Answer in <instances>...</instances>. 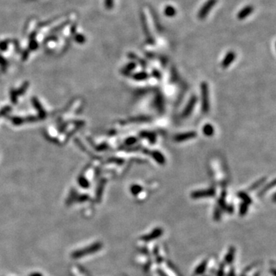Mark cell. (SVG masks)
I'll return each instance as SVG.
<instances>
[{
	"label": "cell",
	"instance_id": "6da1fadb",
	"mask_svg": "<svg viewBox=\"0 0 276 276\" xmlns=\"http://www.w3.org/2000/svg\"><path fill=\"white\" fill-rule=\"evenodd\" d=\"M218 0H208L205 2V4L202 6L200 12L198 13V17L200 19H204L207 16L211 9L215 6V5L217 3Z\"/></svg>",
	"mask_w": 276,
	"mask_h": 276
},
{
	"label": "cell",
	"instance_id": "7a4b0ae2",
	"mask_svg": "<svg viewBox=\"0 0 276 276\" xmlns=\"http://www.w3.org/2000/svg\"><path fill=\"white\" fill-rule=\"evenodd\" d=\"M140 22L141 25H142L143 30H144V34H145L146 37H147V41H148L150 43H151V44H153V43L154 42V40H153L151 33H150V28H149L148 23H147V18H146L145 14H144L143 12H140Z\"/></svg>",
	"mask_w": 276,
	"mask_h": 276
},
{
	"label": "cell",
	"instance_id": "3957f363",
	"mask_svg": "<svg viewBox=\"0 0 276 276\" xmlns=\"http://www.w3.org/2000/svg\"><path fill=\"white\" fill-rule=\"evenodd\" d=\"M202 91V103H203V110L204 113L208 112L209 109V91L208 87L206 83L201 84Z\"/></svg>",
	"mask_w": 276,
	"mask_h": 276
},
{
	"label": "cell",
	"instance_id": "277c9868",
	"mask_svg": "<svg viewBox=\"0 0 276 276\" xmlns=\"http://www.w3.org/2000/svg\"><path fill=\"white\" fill-rule=\"evenodd\" d=\"M216 191L214 189H210V190H203V191H196L192 193V197L194 199L204 198V197H211L215 195Z\"/></svg>",
	"mask_w": 276,
	"mask_h": 276
},
{
	"label": "cell",
	"instance_id": "5b68a950",
	"mask_svg": "<svg viewBox=\"0 0 276 276\" xmlns=\"http://www.w3.org/2000/svg\"><path fill=\"white\" fill-rule=\"evenodd\" d=\"M253 11H254V7H253L252 6L248 5V6H245L243 9H242L241 10L238 12V14H237V19H238L239 20H243V19H245V18L248 17V15H251V14L253 12Z\"/></svg>",
	"mask_w": 276,
	"mask_h": 276
},
{
	"label": "cell",
	"instance_id": "8992f818",
	"mask_svg": "<svg viewBox=\"0 0 276 276\" xmlns=\"http://www.w3.org/2000/svg\"><path fill=\"white\" fill-rule=\"evenodd\" d=\"M162 233H163V230H162L161 229H159V228H157V229H154L153 232H150V234H149V235H144V236H142V238L141 239H142V240H144V241H146V242L151 241V240H153V239H157V238H159L160 236H161Z\"/></svg>",
	"mask_w": 276,
	"mask_h": 276
},
{
	"label": "cell",
	"instance_id": "52a82bcc",
	"mask_svg": "<svg viewBox=\"0 0 276 276\" xmlns=\"http://www.w3.org/2000/svg\"><path fill=\"white\" fill-rule=\"evenodd\" d=\"M235 53L234 52H229L226 54V57L224 58L223 61L222 62V66L224 68H226L227 67H229L231 64L233 62V61L235 58Z\"/></svg>",
	"mask_w": 276,
	"mask_h": 276
},
{
	"label": "cell",
	"instance_id": "ba28073f",
	"mask_svg": "<svg viewBox=\"0 0 276 276\" xmlns=\"http://www.w3.org/2000/svg\"><path fill=\"white\" fill-rule=\"evenodd\" d=\"M196 136V134L195 132H193V131L184 133V134H180L179 135H176L175 137V140L177 141V142H182V141L187 140L189 139H192V138L195 137Z\"/></svg>",
	"mask_w": 276,
	"mask_h": 276
},
{
	"label": "cell",
	"instance_id": "9c48e42d",
	"mask_svg": "<svg viewBox=\"0 0 276 276\" xmlns=\"http://www.w3.org/2000/svg\"><path fill=\"white\" fill-rule=\"evenodd\" d=\"M196 102V98L195 97H193L190 101V102H189L188 104L187 105V107H186L183 113V118L184 117H185V118H187V117H188L189 115L190 114L191 112H192V109H193L194 106H195Z\"/></svg>",
	"mask_w": 276,
	"mask_h": 276
},
{
	"label": "cell",
	"instance_id": "30bf717a",
	"mask_svg": "<svg viewBox=\"0 0 276 276\" xmlns=\"http://www.w3.org/2000/svg\"><path fill=\"white\" fill-rule=\"evenodd\" d=\"M163 12H164V15H166L167 17H173L176 15V10L173 6L168 5V6H166L164 8Z\"/></svg>",
	"mask_w": 276,
	"mask_h": 276
},
{
	"label": "cell",
	"instance_id": "8fae6325",
	"mask_svg": "<svg viewBox=\"0 0 276 276\" xmlns=\"http://www.w3.org/2000/svg\"><path fill=\"white\" fill-rule=\"evenodd\" d=\"M234 256H235V248H231L229 251L228 254L226 256V261L228 263H231L232 260L234 259Z\"/></svg>",
	"mask_w": 276,
	"mask_h": 276
},
{
	"label": "cell",
	"instance_id": "7c38bea8",
	"mask_svg": "<svg viewBox=\"0 0 276 276\" xmlns=\"http://www.w3.org/2000/svg\"><path fill=\"white\" fill-rule=\"evenodd\" d=\"M152 153H153V154H152L153 155V157H154L155 160H157L159 163H164L165 162L164 157H163V156L162 155L161 153H159V152L157 151L153 152Z\"/></svg>",
	"mask_w": 276,
	"mask_h": 276
},
{
	"label": "cell",
	"instance_id": "4fadbf2b",
	"mask_svg": "<svg viewBox=\"0 0 276 276\" xmlns=\"http://www.w3.org/2000/svg\"><path fill=\"white\" fill-rule=\"evenodd\" d=\"M128 57H130V58H131L134 59V60L137 61L138 63L140 64V65H143V66H146V62H144V61L143 60V59L140 58L138 57L137 54H134V53H130V54H128Z\"/></svg>",
	"mask_w": 276,
	"mask_h": 276
},
{
	"label": "cell",
	"instance_id": "5bb4252c",
	"mask_svg": "<svg viewBox=\"0 0 276 276\" xmlns=\"http://www.w3.org/2000/svg\"><path fill=\"white\" fill-rule=\"evenodd\" d=\"M147 78H148V75H147L146 72H139V73L135 74V75H134V79L137 80V81L147 79Z\"/></svg>",
	"mask_w": 276,
	"mask_h": 276
},
{
	"label": "cell",
	"instance_id": "9a60e30c",
	"mask_svg": "<svg viewBox=\"0 0 276 276\" xmlns=\"http://www.w3.org/2000/svg\"><path fill=\"white\" fill-rule=\"evenodd\" d=\"M203 132H204V134L206 136H212L213 133H214V130H213V127L211 125L207 124L203 128Z\"/></svg>",
	"mask_w": 276,
	"mask_h": 276
},
{
	"label": "cell",
	"instance_id": "2e32d148",
	"mask_svg": "<svg viewBox=\"0 0 276 276\" xmlns=\"http://www.w3.org/2000/svg\"><path fill=\"white\" fill-rule=\"evenodd\" d=\"M206 268V261H204V262L201 263V264L197 267V269H196V274H197V275H201V274H203V272H205Z\"/></svg>",
	"mask_w": 276,
	"mask_h": 276
},
{
	"label": "cell",
	"instance_id": "e0dca14e",
	"mask_svg": "<svg viewBox=\"0 0 276 276\" xmlns=\"http://www.w3.org/2000/svg\"><path fill=\"white\" fill-rule=\"evenodd\" d=\"M239 196L240 198L244 200V203H247V204H248V203H250L252 202V200L249 198V196L246 193H245V192H239Z\"/></svg>",
	"mask_w": 276,
	"mask_h": 276
},
{
	"label": "cell",
	"instance_id": "ac0fdd59",
	"mask_svg": "<svg viewBox=\"0 0 276 276\" xmlns=\"http://www.w3.org/2000/svg\"><path fill=\"white\" fill-rule=\"evenodd\" d=\"M265 178H262V179H259V181H257V182H256L254 184H253L252 186L251 187H250L249 188V190H255V189H256L258 187H259V186H261V184L265 182Z\"/></svg>",
	"mask_w": 276,
	"mask_h": 276
},
{
	"label": "cell",
	"instance_id": "d6986e66",
	"mask_svg": "<svg viewBox=\"0 0 276 276\" xmlns=\"http://www.w3.org/2000/svg\"><path fill=\"white\" fill-rule=\"evenodd\" d=\"M247 210H248V204L245 203H243L240 206V209H239V213L241 216H244V215L246 213Z\"/></svg>",
	"mask_w": 276,
	"mask_h": 276
},
{
	"label": "cell",
	"instance_id": "ffe728a7",
	"mask_svg": "<svg viewBox=\"0 0 276 276\" xmlns=\"http://www.w3.org/2000/svg\"><path fill=\"white\" fill-rule=\"evenodd\" d=\"M136 67V64L134 62H131V63L128 64L126 67H125L124 71L127 72H131V71L134 70Z\"/></svg>",
	"mask_w": 276,
	"mask_h": 276
},
{
	"label": "cell",
	"instance_id": "44dd1931",
	"mask_svg": "<svg viewBox=\"0 0 276 276\" xmlns=\"http://www.w3.org/2000/svg\"><path fill=\"white\" fill-rule=\"evenodd\" d=\"M274 186H275V181H272V183H270V185H268V186H266L265 187V188H263L262 190H261V191H260L259 192V196H261L262 195L263 193H265V192L266 191H267L268 190H269V188H271V187H274Z\"/></svg>",
	"mask_w": 276,
	"mask_h": 276
},
{
	"label": "cell",
	"instance_id": "7402d4cb",
	"mask_svg": "<svg viewBox=\"0 0 276 276\" xmlns=\"http://www.w3.org/2000/svg\"><path fill=\"white\" fill-rule=\"evenodd\" d=\"M141 190H142V187H140V186L138 185L134 186V187L131 188V191H132L133 194H134V195H137V194L139 193V192L141 191Z\"/></svg>",
	"mask_w": 276,
	"mask_h": 276
},
{
	"label": "cell",
	"instance_id": "603a6c76",
	"mask_svg": "<svg viewBox=\"0 0 276 276\" xmlns=\"http://www.w3.org/2000/svg\"><path fill=\"white\" fill-rule=\"evenodd\" d=\"M114 0H105V7L107 9H113Z\"/></svg>",
	"mask_w": 276,
	"mask_h": 276
},
{
	"label": "cell",
	"instance_id": "cb8c5ba5",
	"mask_svg": "<svg viewBox=\"0 0 276 276\" xmlns=\"http://www.w3.org/2000/svg\"><path fill=\"white\" fill-rule=\"evenodd\" d=\"M220 213H219V211L218 209H216V211H215V215H214V218L216 219H219V218H220Z\"/></svg>",
	"mask_w": 276,
	"mask_h": 276
},
{
	"label": "cell",
	"instance_id": "d4e9b609",
	"mask_svg": "<svg viewBox=\"0 0 276 276\" xmlns=\"http://www.w3.org/2000/svg\"><path fill=\"white\" fill-rule=\"evenodd\" d=\"M159 274H160V275H161V276H167V275H165V274L163 273V272H162V271H159Z\"/></svg>",
	"mask_w": 276,
	"mask_h": 276
}]
</instances>
